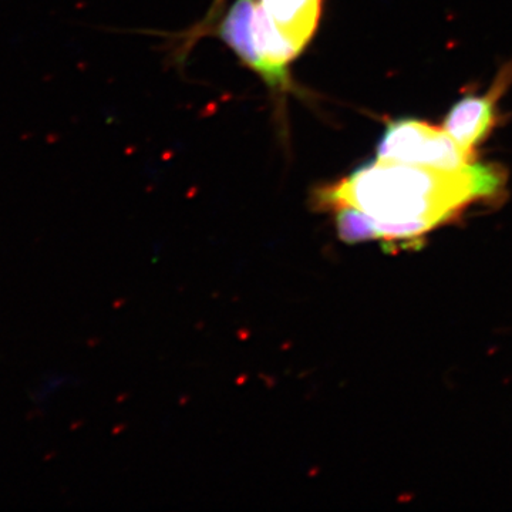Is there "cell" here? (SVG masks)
Returning a JSON list of instances; mask_svg holds the SVG:
<instances>
[{"mask_svg":"<svg viewBox=\"0 0 512 512\" xmlns=\"http://www.w3.org/2000/svg\"><path fill=\"white\" fill-rule=\"evenodd\" d=\"M512 79V69H504L493 87L483 96H466L448 111L443 128L460 146L474 151L497 120V103Z\"/></svg>","mask_w":512,"mask_h":512,"instance_id":"cell-4","label":"cell"},{"mask_svg":"<svg viewBox=\"0 0 512 512\" xmlns=\"http://www.w3.org/2000/svg\"><path fill=\"white\" fill-rule=\"evenodd\" d=\"M322 5L323 0H258L265 18L298 56L318 30Z\"/></svg>","mask_w":512,"mask_h":512,"instance_id":"cell-5","label":"cell"},{"mask_svg":"<svg viewBox=\"0 0 512 512\" xmlns=\"http://www.w3.org/2000/svg\"><path fill=\"white\" fill-rule=\"evenodd\" d=\"M474 151L457 143L444 128L417 120H399L387 127L377 158L394 163L460 170L476 163Z\"/></svg>","mask_w":512,"mask_h":512,"instance_id":"cell-3","label":"cell"},{"mask_svg":"<svg viewBox=\"0 0 512 512\" xmlns=\"http://www.w3.org/2000/svg\"><path fill=\"white\" fill-rule=\"evenodd\" d=\"M222 5H224V0H215L214 6H212L211 12L208 13L207 19H205V23H201L200 29L201 33L205 32V29L210 28L211 23L217 19V16L220 15Z\"/></svg>","mask_w":512,"mask_h":512,"instance_id":"cell-6","label":"cell"},{"mask_svg":"<svg viewBox=\"0 0 512 512\" xmlns=\"http://www.w3.org/2000/svg\"><path fill=\"white\" fill-rule=\"evenodd\" d=\"M218 36L274 92L291 87L289 66L298 55L265 18L258 0H237L222 19Z\"/></svg>","mask_w":512,"mask_h":512,"instance_id":"cell-2","label":"cell"},{"mask_svg":"<svg viewBox=\"0 0 512 512\" xmlns=\"http://www.w3.org/2000/svg\"><path fill=\"white\" fill-rule=\"evenodd\" d=\"M503 185V171L493 165L441 170L377 158L338 183L319 187L313 205L319 211L363 212L375 239L409 248L468 205L498 194Z\"/></svg>","mask_w":512,"mask_h":512,"instance_id":"cell-1","label":"cell"}]
</instances>
